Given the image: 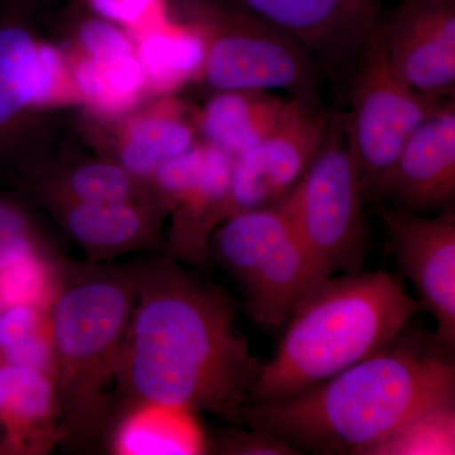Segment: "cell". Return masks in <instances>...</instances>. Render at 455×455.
I'll list each match as a JSON object with an SVG mask.
<instances>
[{"mask_svg":"<svg viewBox=\"0 0 455 455\" xmlns=\"http://www.w3.org/2000/svg\"><path fill=\"white\" fill-rule=\"evenodd\" d=\"M134 275L136 307L113 412L132 401H157L244 425L262 363L236 331L229 300L170 257L134 266Z\"/></svg>","mask_w":455,"mask_h":455,"instance_id":"6da1fadb","label":"cell"},{"mask_svg":"<svg viewBox=\"0 0 455 455\" xmlns=\"http://www.w3.org/2000/svg\"><path fill=\"white\" fill-rule=\"evenodd\" d=\"M453 349L401 333L383 352L298 394L245 411L244 425L296 454H374L421 416L454 407Z\"/></svg>","mask_w":455,"mask_h":455,"instance_id":"7a4b0ae2","label":"cell"},{"mask_svg":"<svg viewBox=\"0 0 455 455\" xmlns=\"http://www.w3.org/2000/svg\"><path fill=\"white\" fill-rule=\"evenodd\" d=\"M419 310L420 302L387 272L320 281L284 324L274 358L260 364L250 406L292 396L390 348Z\"/></svg>","mask_w":455,"mask_h":455,"instance_id":"3957f363","label":"cell"},{"mask_svg":"<svg viewBox=\"0 0 455 455\" xmlns=\"http://www.w3.org/2000/svg\"><path fill=\"white\" fill-rule=\"evenodd\" d=\"M136 298L134 266L62 262L50 315L61 444L74 451L107 439Z\"/></svg>","mask_w":455,"mask_h":455,"instance_id":"277c9868","label":"cell"},{"mask_svg":"<svg viewBox=\"0 0 455 455\" xmlns=\"http://www.w3.org/2000/svg\"><path fill=\"white\" fill-rule=\"evenodd\" d=\"M187 27L202 41L193 79L212 92L269 90L319 103L322 68L289 33L235 0H178Z\"/></svg>","mask_w":455,"mask_h":455,"instance_id":"5b68a950","label":"cell"},{"mask_svg":"<svg viewBox=\"0 0 455 455\" xmlns=\"http://www.w3.org/2000/svg\"><path fill=\"white\" fill-rule=\"evenodd\" d=\"M209 254L235 280L253 322L266 329L283 328L325 280L277 205L228 217L212 232Z\"/></svg>","mask_w":455,"mask_h":455,"instance_id":"8992f818","label":"cell"},{"mask_svg":"<svg viewBox=\"0 0 455 455\" xmlns=\"http://www.w3.org/2000/svg\"><path fill=\"white\" fill-rule=\"evenodd\" d=\"M368 202L350 156L343 114L304 178L277 204L291 221L323 278L361 271L368 250Z\"/></svg>","mask_w":455,"mask_h":455,"instance_id":"52a82bcc","label":"cell"},{"mask_svg":"<svg viewBox=\"0 0 455 455\" xmlns=\"http://www.w3.org/2000/svg\"><path fill=\"white\" fill-rule=\"evenodd\" d=\"M344 130L367 200H377L383 181L412 133L447 100L420 94L388 62L377 27L349 79ZM449 100V99H448Z\"/></svg>","mask_w":455,"mask_h":455,"instance_id":"ba28073f","label":"cell"},{"mask_svg":"<svg viewBox=\"0 0 455 455\" xmlns=\"http://www.w3.org/2000/svg\"><path fill=\"white\" fill-rule=\"evenodd\" d=\"M233 161L202 140L152 176L149 185L172 218L164 242L170 259L190 266L212 262L209 241L227 217Z\"/></svg>","mask_w":455,"mask_h":455,"instance_id":"9c48e42d","label":"cell"},{"mask_svg":"<svg viewBox=\"0 0 455 455\" xmlns=\"http://www.w3.org/2000/svg\"><path fill=\"white\" fill-rule=\"evenodd\" d=\"M333 114L299 100L283 124L236 156L230 173L227 217L269 208L298 187L324 145Z\"/></svg>","mask_w":455,"mask_h":455,"instance_id":"30bf717a","label":"cell"},{"mask_svg":"<svg viewBox=\"0 0 455 455\" xmlns=\"http://www.w3.org/2000/svg\"><path fill=\"white\" fill-rule=\"evenodd\" d=\"M289 33L326 76L349 82L388 0H235Z\"/></svg>","mask_w":455,"mask_h":455,"instance_id":"8fae6325","label":"cell"},{"mask_svg":"<svg viewBox=\"0 0 455 455\" xmlns=\"http://www.w3.org/2000/svg\"><path fill=\"white\" fill-rule=\"evenodd\" d=\"M391 248L403 276L414 286L421 309L435 320V339L455 346V212L421 215L381 206Z\"/></svg>","mask_w":455,"mask_h":455,"instance_id":"7c38bea8","label":"cell"},{"mask_svg":"<svg viewBox=\"0 0 455 455\" xmlns=\"http://www.w3.org/2000/svg\"><path fill=\"white\" fill-rule=\"evenodd\" d=\"M381 33L403 82L435 100L455 98V0H400Z\"/></svg>","mask_w":455,"mask_h":455,"instance_id":"4fadbf2b","label":"cell"},{"mask_svg":"<svg viewBox=\"0 0 455 455\" xmlns=\"http://www.w3.org/2000/svg\"><path fill=\"white\" fill-rule=\"evenodd\" d=\"M455 98L420 125L401 149L376 202L414 214L454 208Z\"/></svg>","mask_w":455,"mask_h":455,"instance_id":"5bb4252c","label":"cell"},{"mask_svg":"<svg viewBox=\"0 0 455 455\" xmlns=\"http://www.w3.org/2000/svg\"><path fill=\"white\" fill-rule=\"evenodd\" d=\"M52 208L90 262L106 263L133 251L164 248L160 229L169 212L158 197Z\"/></svg>","mask_w":455,"mask_h":455,"instance_id":"9a60e30c","label":"cell"},{"mask_svg":"<svg viewBox=\"0 0 455 455\" xmlns=\"http://www.w3.org/2000/svg\"><path fill=\"white\" fill-rule=\"evenodd\" d=\"M0 444L12 455H44L61 444L56 386L46 373L0 362Z\"/></svg>","mask_w":455,"mask_h":455,"instance_id":"2e32d148","label":"cell"},{"mask_svg":"<svg viewBox=\"0 0 455 455\" xmlns=\"http://www.w3.org/2000/svg\"><path fill=\"white\" fill-rule=\"evenodd\" d=\"M298 101L269 90L217 92L196 116L197 134L235 158L277 130Z\"/></svg>","mask_w":455,"mask_h":455,"instance_id":"e0dca14e","label":"cell"},{"mask_svg":"<svg viewBox=\"0 0 455 455\" xmlns=\"http://www.w3.org/2000/svg\"><path fill=\"white\" fill-rule=\"evenodd\" d=\"M193 414L157 401L123 403L114 410L108 445L116 455L202 453L205 442Z\"/></svg>","mask_w":455,"mask_h":455,"instance_id":"ac0fdd59","label":"cell"},{"mask_svg":"<svg viewBox=\"0 0 455 455\" xmlns=\"http://www.w3.org/2000/svg\"><path fill=\"white\" fill-rule=\"evenodd\" d=\"M196 119L184 103L166 98L125 123L119 139L118 164L133 178L149 184L156 171L196 145Z\"/></svg>","mask_w":455,"mask_h":455,"instance_id":"d6986e66","label":"cell"},{"mask_svg":"<svg viewBox=\"0 0 455 455\" xmlns=\"http://www.w3.org/2000/svg\"><path fill=\"white\" fill-rule=\"evenodd\" d=\"M68 68L80 103L99 116L131 112L148 92L145 70L136 52L106 61L77 53L68 60Z\"/></svg>","mask_w":455,"mask_h":455,"instance_id":"ffe728a7","label":"cell"},{"mask_svg":"<svg viewBox=\"0 0 455 455\" xmlns=\"http://www.w3.org/2000/svg\"><path fill=\"white\" fill-rule=\"evenodd\" d=\"M41 193L51 206L157 197L151 185L133 178L121 164L110 161H92L71 167L42 184Z\"/></svg>","mask_w":455,"mask_h":455,"instance_id":"44dd1931","label":"cell"},{"mask_svg":"<svg viewBox=\"0 0 455 455\" xmlns=\"http://www.w3.org/2000/svg\"><path fill=\"white\" fill-rule=\"evenodd\" d=\"M148 92L167 94L188 77L193 79L203 59L202 41L190 29L171 31L166 20L132 36Z\"/></svg>","mask_w":455,"mask_h":455,"instance_id":"7402d4cb","label":"cell"},{"mask_svg":"<svg viewBox=\"0 0 455 455\" xmlns=\"http://www.w3.org/2000/svg\"><path fill=\"white\" fill-rule=\"evenodd\" d=\"M38 42L20 26H0V140L33 108Z\"/></svg>","mask_w":455,"mask_h":455,"instance_id":"603a6c76","label":"cell"},{"mask_svg":"<svg viewBox=\"0 0 455 455\" xmlns=\"http://www.w3.org/2000/svg\"><path fill=\"white\" fill-rule=\"evenodd\" d=\"M0 362L35 368L55 382V347L49 307L26 304L3 307Z\"/></svg>","mask_w":455,"mask_h":455,"instance_id":"cb8c5ba5","label":"cell"},{"mask_svg":"<svg viewBox=\"0 0 455 455\" xmlns=\"http://www.w3.org/2000/svg\"><path fill=\"white\" fill-rule=\"evenodd\" d=\"M62 262L38 254L0 272V300L4 307L26 304L49 307L59 291Z\"/></svg>","mask_w":455,"mask_h":455,"instance_id":"d4e9b609","label":"cell"},{"mask_svg":"<svg viewBox=\"0 0 455 455\" xmlns=\"http://www.w3.org/2000/svg\"><path fill=\"white\" fill-rule=\"evenodd\" d=\"M44 253L51 252L31 218L16 203L0 197V272Z\"/></svg>","mask_w":455,"mask_h":455,"instance_id":"484cf974","label":"cell"},{"mask_svg":"<svg viewBox=\"0 0 455 455\" xmlns=\"http://www.w3.org/2000/svg\"><path fill=\"white\" fill-rule=\"evenodd\" d=\"M38 68L33 108L80 103L64 53L49 44L37 46Z\"/></svg>","mask_w":455,"mask_h":455,"instance_id":"4316f807","label":"cell"},{"mask_svg":"<svg viewBox=\"0 0 455 455\" xmlns=\"http://www.w3.org/2000/svg\"><path fill=\"white\" fill-rule=\"evenodd\" d=\"M98 17L136 33L166 20V0H83Z\"/></svg>","mask_w":455,"mask_h":455,"instance_id":"83f0119b","label":"cell"},{"mask_svg":"<svg viewBox=\"0 0 455 455\" xmlns=\"http://www.w3.org/2000/svg\"><path fill=\"white\" fill-rule=\"evenodd\" d=\"M76 40L79 53L100 61L136 52L130 33L100 17L84 20L77 29Z\"/></svg>","mask_w":455,"mask_h":455,"instance_id":"f1b7e54d","label":"cell"},{"mask_svg":"<svg viewBox=\"0 0 455 455\" xmlns=\"http://www.w3.org/2000/svg\"><path fill=\"white\" fill-rule=\"evenodd\" d=\"M220 451L224 454L239 455H287L296 454L292 449L266 431L233 430L224 434L220 440Z\"/></svg>","mask_w":455,"mask_h":455,"instance_id":"f546056e","label":"cell"},{"mask_svg":"<svg viewBox=\"0 0 455 455\" xmlns=\"http://www.w3.org/2000/svg\"><path fill=\"white\" fill-rule=\"evenodd\" d=\"M3 307H4V304L0 300V313H2Z\"/></svg>","mask_w":455,"mask_h":455,"instance_id":"4dcf8cb0","label":"cell"},{"mask_svg":"<svg viewBox=\"0 0 455 455\" xmlns=\"http://www.w3.org/2000/svg\"><path fill=\"white\" fill-rule=\"evenodd\" d=\"M0 454H4V451H3L2 444H0Z\"/></svg>","mask_w":455,"mask_h":455,"instance_id":"1f68e13d","label":"cell"}]
</instances>
